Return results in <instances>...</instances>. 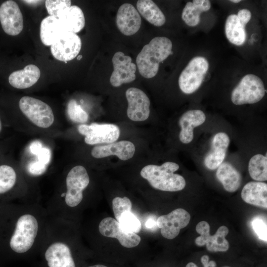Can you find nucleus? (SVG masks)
<instances>
[{
	"instance_id": "1",
	"label": "nucleus",
	"mask_w": 267,
	"mask_h": 267,
	"mask_svg": "<svg viewBox=\"0 0 267 267\" xmlns=\"http://www.w3.org/2000/svg\"><path fill=\"white\" fill-rule=\"evenodd\" d=\"M173 44L167 37H156L145 44L136 58L140 74L145 78L154 77L157 73L159 63L172 53Z\"/></svg>"
},
{
	"instance_id": "2",
	"label": "nucleus",
	"mask_w": 267,
	"mask_h": 267,
	"mask_svg": "<svg viewBox=\"0 0 267 267\" xmlns=\"http://www.w3.org/2000/svg\"><path fill=\"white\" fill-rule=\"evenodd\" d=\"M178 169V164L168 161L161 166H145L141 169L140 175L156 189L165 191H178L183 189L186 185L184 178L174 173Z\"/></svg>"
},
{
	"instance_id": "3",
	"label": "nucleus",
	"mask_w": 267,
	"mask_h": 267,
	"mask_svg": "<svg viewBox=\"0 0 267 267\" xmlns=\"http://www.w3.org/2000/svg\"><path fill=\"white\" fill-rule=\"evenodd\" d=\"M39 230V223L36 217L30 214L19 217L7 237H4L5 245L16 253H24L33 246Z\"/></svg>"
},
{
	"instance_id": "4",
	"label": "nucleus",
	"mask_w": 267,
	"mask_h": 267,
	"mask_svg": "<svg viewBox=\"0 0 267 267\" xmlns=\"http://www.w3.org/2000/svg\"><path fill=\"white\" fill-rule=\"evenodd\" d=\"M265 94L262 80L258 76L249 74L244 76L233 89L231 100L237 105L253 104L260 101Z\"/></svg>"
},
{
	"instance_id": "5",
	"label": "nucleus",
	"mask_w": 267,
	"mask_h": 267,
	"mask_svg": "<svg viewBox=\"0 0 267 267\" xmlns=\"http://www.w3.org/2000/svg\"><path fill=\"white\" fill-rule=\"evenodd\" d=\"M209 62L202 56H196L190 60L179 75L178 85L184 93L191 94L201 86L209 69Z\"/></svg>"
},
{
	"instance_id": "6",
	"label": "nucleus",
	"mask_w": 267,
	"mask_h": 267,
	"mask_svg": "<svg viewBox=\"0 0 267 267\" xmlns=\"http://www.w3.org/2000/svg\"><path fill=\"white\" fill-rule=\"evenodd\" d=\"M21 111L33 124L42 128H47L53 123L54 117L51 107L42 100L25 96L19 102Z\"/></svg>"
},
{
	"instance_id": "7",
	"label": "nucleus",
	"mask_w": 267,
	"mask_h": 267,
	"mask_svg": "<svg viewBox=\"0 0 267 267\" xmlns=\"http://www.w3.org/2000/svg\"><path fill=\"white\" fill-rule=\"evenodd\" d=\"M89 183V178L85 167L78 165L68 173L66 179L67 191L62 194L65 202L70 207L78 206L83 198V191Z\"/></svg>"
},
{
	"instance_id": "8",
	"label": "nucleus",
	"mask_w": 267,
	"mask_h": 267,
	"mask_svg": "<svg viewBox=\"0 0 267 267\" xmlns=\"http://www.w3.org/2000/svg\"><path fill=\"white\" fill-rule=\"evenodd\" d=\"M78 130L85 136V142L89 145L114 142L120 134L119 127L112 124H82L78 126Z\"/></svg>"
},
{
	"instance_id": "9",
	"label": "nucleus",
	"mask_w": 267,
	"mask_h": 267,
	"mask_svg": "<svg viewBox=\"0 0 267 267\" xmlns=\"http://www.w3.org/2000/svg\"><path fill=\"white\" fill-rule=\"evenodd\" d=\"M210 225L206 221H201L196 225V230L200 235L197 237L195 242L198 246L206 245L210 252H225L229 247L225 236L228 233V228L225 225L220 226L216 233L210 234Z\"/></svg>"
},
{
	"instance_id": "10",
	"label": "nucleus",
	"mask_w": 267,
	"mask_h": 267,
	"mask_svg": "<svg viewBox=\"0 0 267 267\" xmlns=\"http://www.w3.org/2000/svg\"><path fill=\"white\" fill-rule=\"evenodd\" d=\"M190 215L182 208L176 209L168 214L159 217L157 225L161 229L162 235L168 239H173L179 234L180 230L189 223Z\"/></svg>"
},
{
	"instance_id": "11",
	"label": "nucleus",
	"mask_w": 267,
	"mask_h": 267,
	"mask_svg": "<svg viewBox=\"0 0 267 267\" xmlns=\"http://www.w3.org/2000/svg\"><path fill=\"white\" fill-rule=\"evenodd\" d=\"M113 71L110 82L114 87L134 81L136 78V66L132 62L130 56L121 51L116 52L112 58Z\"/></svg>"
},
{
	"instance_id": "12",
	"label": "nucleus",
	"mask_w": 267,
	"mask_h": 267,
	"mask_svg": "<svg viewBox=\"0 0 267 267\" xmlns=\"http://www.w3.org/2000/svg\"><path fill=\"white\" fill-rule=\"evenodd\" d=\"M99 232L102 235L115 238L124 247L131 248L137 246L141 241L140 237L136 233L125 231L120 223L111 217H107L100 222L98 225Z\"/></svg>"
},
{
	"instance_id": "13",
	"label": "nucleus",
	"mask_w": 267,
	"mask_h": 267,
	"mask_svg": "<svg viewBox=\"0 0 267 267\" xmlns=\"http://www.w3.org/2000/svg\"><path fill=\"white\" fill-rule=\"evenodd\" d=\"M126 96L128 102V118L133 121L147 120L150 114V102L145 93L139 89L131 88L126 90Z\"/></svg>"
},
{
	"instance_id": "14",
	"label": "nucleus",
	"mask_w": 267,
	"mask_h": 267,
	"mask_svg": "<svg viewBox=\"0 0 267 267\" xmlns=\"http://www.w3.org/2000/svg\"><path fill=\"white\" fill-rule=\"evenodd\" d=\"M0 22L4 32L10 36L19 34L23 29L22 14L17 3L11 0L0 6Z\"/></svg>"
},
{
	"instance_id": "15",
	"label": "nucleus",
	"mask_w": 267,
	"mask_h": 267,
	"mask_svg": "<svg viewBox=\"0 0 267 267\" xmlns=\"http://www.w3.org/2000/svg\"><path fill=\"white\" fill-rule=\"evenodd\" d=\"M81 47L82 42L79 36L66 32L50 46V51L55 58L66 63L78 55Z\"/></svg>"
},
{
	"instance_id": "16",
	"label": "nucleus",
	"mask_w": 267,
	"mask_h": 267,
	"mask_svg": "<svg viewBox=\"0 0 267 267\" xmlns=\"http://www.w3.org/2000/svg\"><path fill=\"white\" fill-rule=\"evenodd\" d=\"M116 21L118 28L126 36L135 34L141 24V17L137 10L129 3H124L120 6Z\"/></svg>"
},
{
	"instance_id": "17",
	"label": "nucleus",
	"mask_w": 267,
	"mask_h": 267,
	"mask_svg": "<svg viewBox=\"0 0 267 267\" xmlns=\"http://www.w3.org/2000/svg\"><path fill=\"white\" fill-rule=\"evenodd\" d=\"M135 151V146L132 142L122 140L107 145L96 146L91 150V154L95 158L116 155L120 160L126 161L133 157Z\"/></svg>"
},
{
	"instance_id": "18",
	"label": "nucleus",
	"mask_w": 267,
	"mask_h": 267,
	"mask_svg": "<svg viewBox=\"0 0 267 267\" xmlns=\"http://www.w3.org/2000/svg\"><path fill=\"white\" fill-rule=\"evenodd\" d=\"M230 143L228 135L223 132L216 134L213 138L211 149L204 158L206 167L211 170L217 169L223 162Z\"/></svg>"
},
{
	"instance_id": "19",
	"label": "nucleus",
	"mask_w": 267,
	"mask_h": 267,
	"mask_svg": "<svg viewBox=\"0 0 267 267\" xmlns=\"http://www.w3.org/2000/svg\"><path fill=\"white\" fill-rule=\"evenodd\" d=\"M44 257L48 267H76L69 247L62 241L51 243Z\"/></svg>"
},
{
	"instance_id": "20",
	"label": "nucleus",
	"mask_w": 267,
	"mask_h": 267,
	"mask_svg": "<svg viewBox=\"0 0 267 267\" xmlns=\"http://www.w3.org/2000/svg\"><path fill=\"white\" fill-rule=\"evenodd\" d=\"M205 120V114L200 110H190L184 113L178 122L181 127L180 141L185 144L190 143L193 139V129L203 124Z\"/></svg>"
},
{
	"instance_id": "21",
	"label": "nucleus",
	"mask_w": 267,
	"mask_h": 267,
	"mask_svg": "<svg viewBox=\"0 0 267 267\" xmlns=\"http://www.w3.org/2000/svg\"><path fill=\"white\" fill-rule=\"evenodd\" d=\"M40 76V69L35 65L29 64L22 70L12 72L8 77V81L15 88L25 89L36 83Z\"/></svg>"
},
{
	"instance_id": "22",
	"label": "nucleus",
	"mask_w": 267,
	"mask_h": 267,
	"mask_svg": "<svg viewBox=\"0 0 267 267\" xmlns=\"http://www.w3.org/2000/svg\"><path fill=\"white\" fill-rule=\"evenodd\" d=\"M66 32L61 22L53 16L45 17L41 23V40L46 46H51Z\"/></svg>"
},
{
	"instance_id": "23",
	"label": "nucleus",
	"mask_w": 267,
	"mask_h": 267,
	"mask_svg": "<svg viewBox=\"0 0 267 267\" xmlns=\"http://www.w3.org/2000/svg\"><path fill=\"white\" fill-rule=\"evenodd\" d=\"M241 196L245 202L267 208V184L263 182L251 181L242 188Z\"/></svg>"
},
{
	"instance_id": "24",
	"label": "nucleus",
	"mask_w": 267,
	"mask_h": 267,
	"mask_svg": "<svg viewBox=\"0 0 267 267\" xmlns=\"http://www.w3.org/2000/svg\"><path fill=\"white\" fill-rule=\"evenodd\" d=\"M216 176L228 192H235L240 186L242 180L240 174L227 162L222 163L218 168Z\"/></svg>"
},
{
	"instance_id": "25",
	"label": "nucleus",
	"mask_w": 267,
	"mask_h": 267,
	"mask_svg": "<svg viewBox=\"0 0 267 267\" xmlns=\"http://www.w3.org/2000/svg\"><path fill=\"white\" fill-rule=\"evenodd\" d=\"M67 32L77 33L84 27L85 19L82 10L77 5L65 9L58 19Z\"/></svg>"
},
{
	"instance_id": "26",
	"label": "nucleus",
	"mask_w": 267,
	"mask_h": 267,
	"mask_svg": "<svg viewBox=\"0 0 267 267\" xmlns=\"http://www.w3.org/2000/svg\"><path fill=\"white\" fill-rule=\"evenodd\" d=\"M211 5L208 0H194L185 4L181 13V18L190 27L197 25L200 21L202 12L210 10Z\"/></svg>"
},
{
	"instance_id": "27",
	"label": "nucleus",
	"mask_w": 267,
	"mask_h": 267,
	"mask_svg": "<svg viewBox=\"0 0 267 267\" xmlns=\"http://www.w3.org/2000/svg\"><path fill=\"white\" fill-rule=\"evenodd\" d=\"M245 27L236 14L229 15L225 21L224 27L225 36L229 42L238 46L243 44L246 40Z\"/></svg>"
},
{
	"instance_id": "28",
	"label": "nucleus",
	"mask_w": 267,
	"mask_h": 267,
	"mask_svg": "<svg viewBox=\"0 0 267 267\" xmlns=\"http://www.w3.org/2000/svg\"><path fill=\"white\" fill-rule=\"evenodd\" d=\"M136 7L141 16L150 24L157 27L163 25L166 18L159 7L151 0H139Z\"/></svg>"
},
{
	"instance_id": "29",
	"label": "nucleus",
	"mask_w": 267,
	"mask_h": 267,
	"mask_svg": "<svg viewBox=\"0 0 267 267\" xmlns=\"http://www.w3.org/2000/svg\"><path fill=\"white\" fill-rule=\"evenodd\" d=\"M248 171L250 177L259 181L267 180V157L256 154L249 160Z\"/></svg>"
},
{
	"instance_id": "30",
	"label": "nucleus",
	"mask_w": 267,
	"mask_h": 267,
	"mask_svg": "<svg viewBox=\"0 0 267 267\" xmlns=\"http://www.w3.org/2000/svg\"><path fill=\"white\" fill-rule=\"evenodd\" d=\"M16 178V173L12 167L7 165L0 166V195L13 188Z\"/></svg>"
},
{
	"instance_id": "31",
	"label": "nucleus",
	"mask_w": 267,
	"mask_h": 267,
	"mask_svg": "<svg viewBox=\"0 0 267 267\" xmlns=\"http://www.w3.org/2000/svg\"><path fill=\"white\" fill-rule=\"evenodd\" d=\"M67 113L69 119L76 123H84L89 119L88 113L74 99H71L68 101Z\"/></svg>"
},
{
	"instance_id": "32",
	"label": "nucleus",
	"mask_w": 267,
	"mask_h": 267,
	"mask_svg": "<svg viewBox=\"0 0 267 267\" xmlns=\"http://www.w3.org/2000/svg\"><path fill=\"white\" fill-rule=\"evenodd\" d=\"M118 222L122 228L128 232L136 233L141 228L140 222L131 211L123 213Z\"/></svg>"
},
{
	"instance_id": "33",
	"label": "nucleus",
	"mask_w": 267,
	"mask_h": 267,
	"mask_svg": "<svg viewBox=\"0 0 267 267\" xmlns=\"http://www.w3.org/2000/svg\"><path fill=\"white\" fill-rule=\"evenodd\" d=\"M71 1L69 0H46L45 5L49 14L59 19L62 13L66 9L70 7Z\"/></svg>"
},
{
	"instance_id": "34",
	"label": "nucleus",
	"mask_w": 267,
	"mask_h": 267,
	"mask_svg": "<svg viewBox=\"0 0 267 267\" xmlns=\"http://www.w3.org/2000/svg\"><path fill=\"white\" fill-rule=\"evenodd\" d=\"M132 207V202L127 197L114 198L112 200V209L116 220L119 222L123 213L131 211Z\"/></svg>"
},
{
	"instance_id": "35",
	"label": "nucleus",
	"mask_w": 267,
	"mask_h": 267,
	"mask_svg": "<svg viewBox=\"0 0 267 267\" xmlns=\"http://www.w3.org/2000/svg\"><path fill=\"white\" fill-rule=\"evenodd\" d=\"M254 231L258 237L265 242L267 240V222L261 217H256L252 222Z\"/></svg>"
},
{
	"instance_id": "36",
	"label": "nucleus",
	"mask_w": 267,
	"mask_h": 267,
	"mask_svg": "<svg viewBox=\"0 0 267 267\" xmlns=\"http://www.w3.org/2000/svg\"><path fill=\"white\" fill-rule=\"evenodd\" d=\"M46 168L47 165L37 161L29 164L28 166V171L32 175L38 176L44 173Z\"/></svg>"
},
{
	"instance_id": "37",
	"label": "nucleus",
	"mask_w": 267,
	"mask_h": 267,
	"mask_svg": "<svg viewBox=\"0 0 267 267\" xmlns=\"http://www.w3.org/2000/svg\"><path fill=\"white\" fill-rule=\"evenodd\" d=\"M37 156L39 161L47 166L51 158L50 150L47 147H43Z\"/></svg>"
},
{
	"instance_id": "38",
	"label": "nucleus",
	"mask_w": 267,
	"mask_h": 267,
	"mask_svg": "<svg viewBox=\"0 0 267 267\" xmlns=\"http://www.w3.org/2000/svg\"><path fill=\"white\" fill-rule=\"evenodd\" d=\"M240 22L246 26L251 18V13L247 9H242L239 10L236 14Z\"/></svg>"
},
{
	"instance_id": "39",
	"label": "nucleus",
	"mask_w": 267,
	"mask_h": 267,
	"mask_svg": "<svg viewBox=\"0 0 267 267\" xmlns=\"http://www.w3.org/2000/svg\"><path fill=\"white\" fill-rule=\"evenodd\" d=\"M43 148L42 143L38 141L35 140L33 141L30 145V151L34 154L37 155Z\"/></svg>"
},
{
	"instance_id": "40",
	"label": "nucleus",
	"mask_w": 267,
	"mask_h": 267,
	"mask_svg": "<svg viewBox=\"0 0 267 267\" xmlns=\"http://www.w3.org/2000/svg\"><path fill=\"white\" fill-rule=\"evenodd\" d=\"M201 262L204 267H216V263L215 261H209V257L207 255H203L201 257Z\"/></svg>"
},
{
	"instance_id": "41",
	"label": "nucleus",
	"mask_w": 267,
	"mask_h": 267,
	"mask_svg": "<svg viewBox=\"0 0 267 267\" xmlns=\"http://www.w3.org/2000/svg\"><path fill=\"white\" fill-rule=\"evenodd\" d=\"M157 225V221L154 217L148 218L145 222V226L148 229H153Z\"/></svg>"
},
{
	"instance_id": "42",
	"label": "nucleus",
	"mask_w": 267,
	"mask_h": 267,
	"mask_svg": "<svg viewBox=\"0 0 267 267\" xmlns=\"http://www.w3.org/2000/svg\"><path fill=\"white\" fill-rule=\"evenodd\" d=\"M23 1H25L26 3H28L29 4H31V3L34 4V3H37L41 1L40 0H24Z\"/></svg>"
},
{
	"instance_id": "43",
	"label": "nucleus",
	"mask_w": 267,
	"mask_h": 267,
	"mask_svg": "<svg viewBox=\"0 0 267 267\" xmlns=\"http://www.w3.org/2000/svg\"><path fill=\"white\" fill-rule=\"evenodd\" d=\"M185 267H198L197 265L192 262H190L188 263Z\"/></svg>"
},
{
	"instance_id": "44",
	"label": "nucleus",
	"mask_w": 267,
	"mask_h": 267,
	"mask_svg": "<svg viewBox=\"0 0 267 267\" xmlns=\"http://www.w3.org/2000/svg\"><path fill=\"white\" fill-rule=\"evenodd\" d=\"M88 267H107L103 265H95L90 266Z\"/></svg>"
},
{
	"instance_id": "45",
	"label": "nucleus",
	"mask_w": 267,
	"mask_h": 267,
	"mask_svg": "<svg viewBox=\"0 0 267 267\" xmlns=\"http://www.w3.org/2000/svg\"><path fill=\"white\" fill-rule=\"evenodd\" d=\"M230 1L232 2L233 3H238L241 1L240 0H230Z\"/></svg>"
},
{
	"instance_id": "46",
	"label": "nucleus",
	"mask_w": 267,
	"mask_h": 267,
	"mask_svg": "<svg viewBox=\"0 0 267 267\" xmlns=\"http://www.w3.org/2000/svg\"><path fill=\"white\" fill-rule=\"evenodd\" d=\"M1 129H2V125H1V122L0 119V132L1 131Z\"/></svg>"
},
{
	"instance_id": "47",
	"label": "nucleus",
	"mask_w": 267,
	"mask_h": 267,
	"mask_svg": "<svg viewBox=\"0 0 267 267\" xmlns=\"http://www.w3.org/2000/svg\"><path fill=\"white\" fill-rule=\"evenodd\" d=\"M82 56L80 55H79V56H78L77 59H78V60H80V59H81L82 58Z\"/></svg>"
},
{
	"instance_id": "48",
	"label": "nucleus",
	"mask_w": 267,
	"mask_h": 267,
	"mask_svg": "<svg viewBox=\"0 0 267 267\" xmlns=\"http://www.w3.org/2000/svg\"><path fill=\"white\" fill-rule=\"evenodd\" d=\"M223 267H228V266H224Z\"/></svg>"
}]
</instances>
